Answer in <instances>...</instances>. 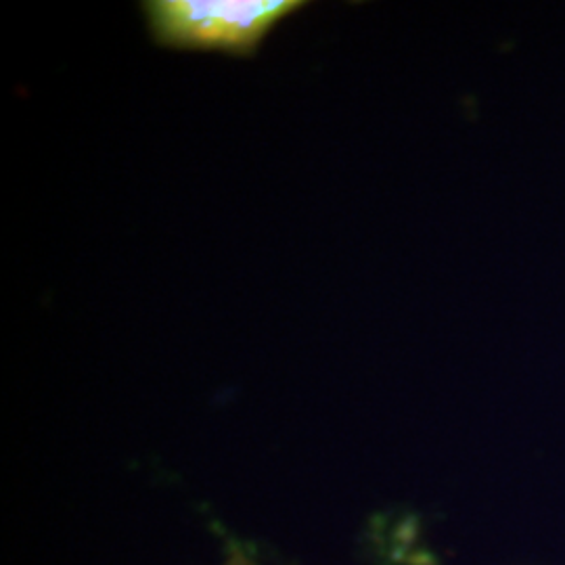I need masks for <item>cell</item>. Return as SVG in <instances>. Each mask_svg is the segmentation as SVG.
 I'll use <instances>...</instances> for the list:
<instances>
[{
  "label": "cell",
  "mask_w": 565,
  "mask_h": 565,
  "mask_svg": "<svg viewBox=\"0 0 565 565\" xmlns=\"http://www.w3.org/2000/svg\"><path fill=\"white\" fill-rule=\"evenodd\" d=\"M303 0H149L142 13L153 41L170 49L247 57Z\"/></svg>",
  "instance_id": "1"
}]
</instances>
